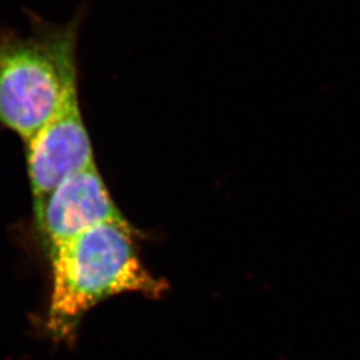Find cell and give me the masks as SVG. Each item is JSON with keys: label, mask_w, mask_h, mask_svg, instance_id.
<instances>
[{"label": "cell", "mask_w": 360, "mask_h": 360, "mask_svg": "<svg viewBox=\"0 0 360 360\" xmlns=\"http://www.w3.org/2000/svg\"><path fill=\"white\" fill-rule=\"evenodd\" d=\"M129 221H111L49 250L51 294L47 330L71 336L82 318L105 299L136 292L160 296L167 284L143 266Z\"/></svg>", "instance_id": "obj_1"}, {"label": "cell", "mask_w": 360, "mask_h": 360, "mask_svg": "<svg viewBox=\"0 0 360 360\" xmlns=\"http://www.w3.org/2000/svg\"><path fill=\"white\" fill-rule=\"evenodd\" d=\"M77 25L0 31V126L25 142L77 94Z\"/></svg>", "instance_id": "obj_2"}, {"label": "cell", "mask_w": 360, "mask_h": 360, "mask_svg": "<svg viewBox=\"0 0 360 360\" xmlns=\"http://www.w3.org/2000/svg\"><path fill=\"white\" fill-rule=\"evenodd\" d=\"M26 144L27 172L37 208L63 180L95 165L77 94Z\"/></svg>", "instance_id": "obj_3"}, {"label": "cell", "mask_w": 360, "mask_h": 360, "mask_svg": "<svg viewBox=\"0 0 360 360\" xmlns=\"http://www.w3.org/2000/svg\"><path fill=\"white\" fill-rule=\"evenodd\" d=\"M38 231L47 251L96 226L124 221L96 165L63 180L34 208Z\"/></svg>", "instance_id": "obj_4"}]
</instances>
